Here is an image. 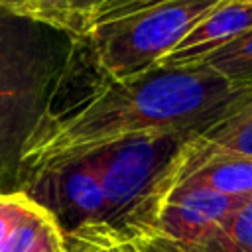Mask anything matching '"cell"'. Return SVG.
Wrapping results in <instances>:
<instances>
[{
	"mask_svg": "<svg viewBox=\"0 0 252 252\" xmlns=\"http://www.w3.org/2000/svg\"><path fill=\"white\" fill-rule=\"evenodd\" d=\"M53 222L55 219L33 203L10 228L0 246V252H33V248L39 244L41 236Z\"/></svg>",
	"mask_w": 252,
	"mask_h": 252,
	"instance_id": "7c38bea8",
	"label": "cell"
},
{
	"mask_svg": "<svg viewBox=\"0 0 252 252\" xmlns=\"http://www.w3.org/2000/svg\"><path fill=\"white\" fill-rule=\"evenodd\" d=\"M195 132H146L100 150V181L104 215L118 224L154 187L179 150Z\"/></svg>",
	"mask_w": 252,
	"mask_h": 252,
	"instance_id": "277c9868",
	"label": "cell"
},
{
	"mask_svg": "<svg viewBox=\"0 0 252 252\" xmlns=\"http://www.w3.org/2000/svg\"><path fill=\"white\" fill-rule=\"evenodd\" d=\"M250 89L232 87L201 63L154 67L122 81H106L39 126L24 152L20 185L45 167L93 156L138 134H199Z\"/></svg>",
	"mask_w": 252,
	"mask_h": 252,
	"instance_id": "6da1fadb",
	"label": "cell"
},
{
	"mask_svg": "<svg viewBox=\"0 0 252 252\" xmlns=\"http://www.w3.org/2000/svg\"><path fill=\"white\" fill-rule=\"evenodd\" d=\"M244 201L248 199H234L207 187L181 183L173 187L150 211L146 220L128 234L126 246L144 234L163 236L181 244H197Z\"/></svg>",
	"mask_w": 252,
	"mask_h": 252,
	"instance_id": "8992f818",
	"label": "cell"
},
{
	"mask_svg": "<svg viewBox=\"0 0 252 252\" xmlns=\"http://www.w3.org/2000/svg\"><path fill=\"white\" fill-rule=\"evenodd\" d=\"M222 0H165L93 26L85 43L106 81H122L158 65Z\"/></svg>",
	"mask_w": 252,
	"mask_h": 252,
	"instance_id": "3957f363",
	"label": "cell"
},
{
	"mask_svg": "<svg viewBox=\"0 0 252 252\" xmlns=\"http://www.w3.org/2000/svg\"><path fill=\"white\" fill-rule=\"evenodd\" d=\"M215 154L252 158V89L181 148L183 159Z\"/></svg>",
	"mask_w": 252,
	"mask_h": 252,
	"instance_id": "ba28073f",
	"label": "cell"
},
{
	"mask_svg": "<svg viewBox=\"0 0 252 252\" xmlns=\"http://www.w3.org/2000/svg\"><path fill=\"white\" fill-rule=\"evenodd\" d=\"M33 252H65V246H63V234H61V228L57 222H53L45 234L41 236L39 244L33 248Z\"/></svg>",
	"mask_w": 252,
	"mask_h": 252,
	"instance_id": "5bb4252c",
	"label": "cell"
},
{
	"mask_svg": "<svg viewBox=\"0 0 252 252\" xmlns=\"http://www.w3.org/2000/svg\"><path fill=\"white\" fill-rule=\"evenodd\" d=\"M244 2H248V4H252V0H244Z\"/></svg>",
	"mask_w": 252,
	"mask_h": 252,
	"instance_id": "e0dca14e",
	"label": "cell"
},
{
	"mask_svg": "<svg viewBox=\"0 0 252 252\" xmlns=\"http://www.w3.org/2000/svg\"><path fill=\"white\" fill-rule=\"evenodd\" d=\"M252 28V4L244 0H222L169 51L156 67H187L201 63L207 55L226 45Z\"/></svg>",
	"mask_w": 252,
	"mask_h": 252,
	"instance_id": "52a82bcc",
	"label": "cell"
},
{
	"mask_svg": "<svg viewBox=\"0 0 252 252\" xmlns=\"http://www.w3.org/2000/svg\"><path fill=\"white\" fill-rule=\"evenodd\" d=\"M199 65V63H197ZM201 65L213 69L236 89L252 87V28L207 55Z\"/></svg>",
	"mask_w": 252,
	"mask_h": 252,
	"instance_id": "8fae6325",
	"label": "cell"
},
{
	"mask_svg": "<svg viewBox=\"0 0 252 252\" xmlns=\"http://www.w3.org/2000/svg\"><path fill=\"white\" fill-rule=\"evenodd\" d=\"M122 252H132V250H122Z\"/></svg>",
	"mask_w": 252,
	"mask_h": 252,
	"instance_id": "ac0fdd59",
	"label": "cell"
},
{
	"mask_svg": "<svg viewBox=\"0 0 252 252\" xmlns=\"http://www.w3.org/2000/svg\"><path fill=\"white\" fill-rule=\"evenodd\" d=\"M20 193L47 211L61 232L100 220L104 215L100 154L45 167L30 175L20 185Z\"/></svg>",
	"mask_w": 252,
	"mask_h": 252,
	"instance_id": "5b68a950",
	"label": "cell"
},
{
	"mask_svg": "<svg viewBox=\"0 0 252 252\" xmlns=\"http://www.w3.org/2000/svg\"><path fill=\"white\" fill-rule=\"evenodd\" d=\"M33 205L32 199H28L24 193H0V246L10 232V228L16 224V220Z\"/></svg>",
	"mask_w": 252,
	"mask_h": 252,
	"instance_id": "4fadbf2b",
	"label": "cell"
},
{
	"mask_svg": "<svg viewBox=\"0 0 252 252\" xmlns=\"http://www.w3.org/2000/svg\"><path fill=\"white\" fill-rule=\"evenodd\" d=\"M94 252H122L118 248H100V250H94Z\"/></svg>",
	"mask_w": 252,
	"mask_h": 252,
	"instance_id": "2e32d148",
	"label": "cell"
},
{
	"mask_svg": "<svg viewBox=\"0 0 252 252\" xmlns=\"http://www.w3.org/2000/svg\"><path fill=\"white\" fill-rule=\"evenodd\" d=\"M183 246L185 252H252V199L232 211L201 242Z\"/></svg>",
	"mask_w": 252,
	"mask_h": 252,
	"instance_id": "30bf717a",
	"label": "cell"
},
{
	"mask_svg": "<svg viewBox=\"0 0 252 252\" xmlns=\"http://www.w3.org/2000/svg\"><path fill=\"white\" fill-rule=\"evenodd\" d=\"M0 10L65 32L75 39H87V30L73 8V0H0Z\"/></svg>",
	"mask_w": 252,
	"mask_h": 252,
	"instance_id": "9c48e42d",
	"label": "cell"
},
{
	"mask_svg": "<svg viewBox=\"0 0 252 252\" xmlns=\"http://www.w3.org/2000/svg\"><path fill=\"white\" fill-rule=\"evenodd\" d=\"M110 0H73V8L77 12V16L81 18L87 33H89V26H91V20L94 18V14Z\"/></svg>",
	"mask_w": 252,
	"mask_h": 252,
	"instance_id": "9a60e30c",
	"label": "cell"
},
{
	"mask_svg": "<svg viewBox=\"0 0 252 252\" xmlns=\"http://www.w3.org/2000/svg\"><path fill=\"white\" fill-rule=\"evenodd\" d=\"M81 39L0 10V193H16L22 159L73 73Z\"/></svg>",
	"mask_w": 252,
	"mask_h": 252,
	"instance_id": "7a4b0ae2",
	"label": "cell"
}]
</instances>
